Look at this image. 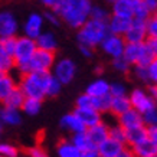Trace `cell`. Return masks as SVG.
Segmentation results:
<instances>
[{"label":"cell","instance_id":"6da1fadb","mask_svg":"<svg viewBox=\"0 0 157 157\" xmlns=\"http://www.w3.org/2000/svg\"><path fill=\"white\" fill-rule=\"evenodd\" d=\"M92 6V0H62L55 12L63 23L78 30L90 20Z\"/></svg>","mask_w":157,"mask_h":157},{"label":"cell","instance_id":"7a4b0ae2","mask_svg":"<svg viewBox=\"0 0 157 157\" xmlns=\"http://www.w3.org/2000/svg\"><path fill=\"white\" fill-rule=\"evenodd\" d=\"M51 75V72H30L26 75H20L17 88L26 98L43 101L46 98V85Z\"/></svg>","mask_w":157,"mask_h":157},{"label":"cell","instance_id":"3957f363","mask_svg":"<svg viewBox=\"0 0 157 157\" xmlns=\"http://www.w3.org/2000/svg\"><path fill=\"white\" fill-rule=\"evenodd\" d=\"M107 35H108L107 22L90 19L82 28L78 29L76 40H78V45H85V46H90V48H97L107 38Z\"/></svg>","mask_w":157,"mask_h":157},{"label":"cell","instance_id":"277c9868","mask_svg":"<svg viewBox=\"0 0 157 157\" xmlns=\"http://www.w3.org/2000/svg\"><path fill=\"white\" fill-rule=\"evenodd\" d=\"M55 62H56V53L36 49V52L33 53V56L30 58L28 63L17 65L14 69L17 71L19 76L30 74V72H51Z\"/></svg>","mask_w":157,"mask_h":157},{"label":"cell","instance_id":"5b68a950","mask_svg":"<svg viewBox=\"0 0 157 157\" xmlns=\"http://www.w3.org/2000/svg\"><path fill=\"white\" fill-rule=\"evenodd\" d=\"M123 58L131 67H148V63L154 59L151 49L148 48L147 40L143 43H127L124 49Z\"/></svg>","mask_w":157,"mask_h":157},{"label":"cell","instance_id":"8992f818","mask_svg":"<svg viewBox=\"0 0 157 157\" xmlns=\"http://www.w3.org/2000/svg\"><path fill=\"white\" fill-rule=\"evenodd\" d=\"M76 71H78L76 62L74 59H71V58L62 56V58H56V62H55L51 74L61 82L62 85H68V84H71L74 81V78L76 76Z\"/></svg>","mask_w":157,"mask_h":157},{"label":"cell","instance_id":"52a82bcc","mask_svg":"<svg viewBox=\"0 0 157 157\" xmlns=\"http://www.w3.org/2000/svg\"><path fill=\"white\" fill-rule=\"evenodd\" d=\"M36 40L30 38H26L23 35H20L16 38V49H14V62L16 67L17 65H25L30 61V58L33 56V53L36 52Z\"/></svg>","mask_w":157,"mask_h":157},{"label":"cell","instance_id":"ba28073f","mask_svg":"<svg viewBox=\"0 0 157 157\" xmlns=\"http://www.w3.org/2000/svg\"><path fill=\"white\" fill-rule=\"evenodd\" d=\"M20 23L14 12L9 9L0 10V39L17 38Z\"/></svg>","mask_w":157,"mask_h":157},{"label":"cell","instance_id":"9c48e42d","mask_svg":"<svg viewBox=\"0 0 157 157\" xmlns=\"http://www.w3.org/2000/svg\"><path fill=\"white\" fill-rule=\"evenodd\" d=\"M128 100L130 104H131V108L138 111L140 114H144V113H147V111L157 107L154 100L151 98V95L148 94V91L143 90V88L131 90V92L128 94Z\"/></svg>","mask_w":157,"mask_h":157},{"label":"cell","instance_id":"30bf717a","mask_svg":"<svg viewBox=\"0 0 157 157\" xmlns=\"http://www.w3.org/2000/svg\"><path fill=\"white\" fill-rule=\"evenodd\" d=\"M43 26H45L43 14L39 13V12H30L26 16V19L23 20L20 29L23 32V36L36 40L39 38V35L43 32Z\"/></svg>","mask_w":157,"mask_h":157},{"label":"cell","instance_id":"8fae6325","mask_svg":"<svg viewBox=\"0 0 157 157\" xmlns=\"http://www.w3.org/2000/svg\"><path fill=\"white\" fill-rule=\"evenodd\" d=\"M125 45H127V43H125L123 36H115V35L108 33L107 38L102 40V43H101L100 46L107 56L113 58V59H117V58L123 56Z\"/></svg>","mask_w":157,"mask_h":157},{"label":"cell","instance_id":"7c38bea8","mask_svg":"<svg viewBox=\"0 0 157 157\" xmlns=\"http://www.w3.org/2000/svg\"><path fill=\"white\" fill-rule=\"evenodd\" d=\"M147 20L144 19H137L134 17L131 20V26H130L128 32L124 36L125 43H143L147 40Z\"/></svg>","mask_w":157,"mask_h":157},{"label":"cell","instance_id":"4fadbf2b","mask_svg":"<svg viewBox=\"0 0 157 157\" xmlns=\"http://www.w3.org/2000/svg\"><path fill=\"white\" fill-rule=\"evenodd\" d=\"M136 0H117L111 6V16L123 17V19H134Z\"/></svg>","mask_w":157,"mask_h":157},{"label":"cell","instance_id":"5bb4252c","mask_svg":"<svg viewBox=\"0 0 157 157\" xmlns=\"http://www.w3.org/2000/svg\"><path fill=\"white\" fill-rule=\"evenodd\" d=\"M59 127H61L62 130L68 131V133H71V134H78V133L86 131L85 125L81 123V120L74 114V111L62 115L61 120H59Z\"/></svg>","mask_w":157,"mask_h":157},{"label":"cell","instance_id":"9a60e30c","mask_svg":"<svg viewBox=\"0 0 157 157\" xmlns=\"http://www.w3.org/2000/svg\"><path fill=\"white\" fill-rule=\"evenodd\" d=\"M74 114L81 120V123L85 125V128H91L97 124L102 123V114L92 108H75Z\"/></svg>","mask_w":157,"mask_h":157},{"label":"cell","instance_id":"2e32d148","mask_svg":"<svg viewBox=\"0 0 157 157\" xmlns=\"http://www.w3.org/2000/svg\"><path fill=\"white\" fill-rule=\"evenodd\" d=\"M117 123H118L125 131H127V130H131V128H136V127L144 125L141 114H140L138 111H136L134 108H130L127 113H124V114H121L120 117H117Z\"/></svg>","mask_w":157,"mask_h":157},{"label":"cell","instance_id":"e0dca14e","mask_svg":"<svg viewBox=\"0 0 157 157\" xmlns=\"http://www.w3.org/2000/svg\"><path fill=\"white\" fill-rule=\"evenodd\" d=\"M85 133H86V136H88V138H90L91 144H92L94 148L97 150V147L108 138V124H105L104 121H102V123L97 124V125L91 127V128H86Z\"/></svg>","mask_w":157,"mask_h":157},{"label":"cell","instance_id":"ac0fdd59","mask_svg":"<svg viewBox=\"0 0 157 157\" xmlns=\"http://www.w3.org/2000/svg\"><path fill=\"white\" fill-rule=\"evenodd\" d=\"M0 121L5 127H17L23 121V114L19 109L7 108L5 105H0Z\"/></svg>","mask_w":157,"mask_h":157},{"label":"cell","instance_id":"d6986e66","mask_svg":"<svg viewBox=\"0 0 157 157\" xmlns=\"http://www.w3.org/2000/svg\"><path fill=\"white\" fill-rule=\"evenodd\" d=\"M36 46H38V49H42V51L56 53L59 42H58L56 35L53 33L52 30H43L42 33L39 35V38L36 39Z\"/></svg>","mask_w":157,"mask_h":157},{"label":"cell","instance_id":"ffe728a7","mask_svg":"<svg viewBox=\"0 0 157 157\" xmlns=\"http://www.w3.org/2000/svg\"><path fill=\"white\" fill-rule=\"evenodd\" d=\"M85 94L95 98H101V97L109 95V82L104 78L98 76L97 79L91 81L85 88Z\"/></svg>","mask_w":157,"mask_h":157},{"label":"cell","instance_id":"44dd1931","mask_svg":"<svg viewBox=\"0 0 157 157\" xmlns=\"http://www.w3.org/2000/svg\"><path fill=\"white\" fill-rule=\"evenodd\" d=\"M131 20L130 19H123V17H117V16H111L109 20L107 22L108 33L115 35V36H123L124 38L125 33L128 32L130 26H131Z\"/></svg>","mask_w":157,"mask_h":157},{"label":"cell","instance_id":"7402d4cb","mask_svg":"<svg viewBox=\"0 0 157 157\" xmlns=\"http://www.w3.org/2000/svg\"><path fill=\"white\" fill-rule=\"evenodd\" d=\"M124 147H125L124 144L118 143V141H115V140L108 137L104 143H101L97 147V153H98L100 157H117Z\"/></svg>","mask_w":157,"mask_h":157},{"label":"cell","instance_id":"603a6c76","mask_svg":"<svg viewBox=\"0 0 157 157\" xmlns=\"http://www.w3.org/2000/svg\"><path fill=\"white\" fill-rule=\"evenodd\" d=\"M16 88H17V79L12 74H2L0 72V104Z\"/></svg>","mask_w":157,"mask_h":157},{"label":"cell","instance_id":"cb8c5ba5","mask_svg":"<svg viewBox=\"0 0 157 157\" xmlns=\"http://www.w3.org/2000/svg\"><path fill=\"white\" fill-rule=\"evenodd\" d=\"M137 157H157V146L150 138H146L141 143L130 147Z\"/></svg>","mask_w":157,"mask_h":157},{"label":"cell","instance_id":"d4e9b609","mask_svg":"<svg viewBox=\"0 0 157 157\" xmlns=\"http://www.w3.org/2000/svg\"><path fill=\"white\" fill-rule=\"evenodd\" d=\"M125 138H127V144H128L130 147L141 143L143 140L148 138L147 127H146V125H141V127H136V128L127 130V131H125Z\"/></svg>","mask_w":157,"mask_h":157},{"label":"cell","instance_id":"484cf974","mask_svg":"<svg viewBox=\"0 0 157 157\" xmlns=\"http://www.w3.org/2000/svg\"><path fill=\"white\" fill-rule=\"evenodd\" d=\"M58 157H81V151L71 143V140H61L56 144Z\"/></svg>","mask_w":157,"mask_h":157},{"label":"cell","instance_id":"4316f807","mask_svg":"<svg viewBox=\"0 0 157 157\" xmlns=\"http://www.w3.org/2000/svg\"><path fill=\"white\" fill-rule=\"evenodd\" d=\"M25 100H26V97L23 95V92H22L19 88H16V90L12 91V92L9 94V97L2 102V105H5V107H7V108L19 109L20 111V108H22Z\"/></svg>","mask_w":157,"mask_h":157},{"label":"cell","instance_id":"83f0119b","mask_svg":"<svg viewBox=\"0 0 157 157\" xmlns=\"http://www.w3.org/2000/svg\"><path fill=\"white\" fill-rule=\"evenodd\" d=\"M131 108L128 97H118V98H113L111 101V108H109V114L120 117L121 114L127 113Z\"/></svg>","mask_w":157,"mask_h":157},{"label":"cell","instance_id":"f1b7e54d","mask_svg":"<svg viewBox=\"0 0 157 157\" xmlns=\"http://www.w3.org/2000/svg\"><path fill=\"white\" fill-rule=\"evenodd\" d=\"M71 143L74 144V146H75V147L78 148L81 153L95 150V148H94V146L91 144L90 138H88V136H86L85 131H84V133H78V134H72Z\"/></svg>","mask_w":157,"mask_h":157},{"label":"cell","instance_id":"f546056e","mask_svg":"<svg viewBox=\"0 0 157 157\" xmlns=\"http://www.w3.org/2000/svg\"><path fill=\"white\" fill-rule=\"evenodd\" d=\"M42 102L43 101H39V100H32V98H26L20 108V113L22 114H26L29 117H35L40 113L42 109Z\"/></svg>","mask_w":157,"mask_h":157},{"label":"cell","instance_id":"4dcf8cb0","mask_svg":"<svg viewBox=\"0 0 157 157\" xmlns=\"http://www.w3.org/2000/svg\"><path fill=\"white\" fill-rule=\"evenodd\" d=\"M75 108H92L97 109L98 108V98L95 97H91L88 94H81L78 95V98L75 100Z\"/></svg>","mask_w":157,"mask_h":157},{"label":"cell","instance_id":"1f68e13d","mask_svg":"<svg viewBox=\"0 0 157 157\" xmlns=\"http://www.w3.org/2000/svg\"><path fill=\"white\" fill-rule=\"evenodd\" d=\"M16 68L14 58L10 56L9 53H6L3 49L0 48V72L2 74H10Z\"/></svg>","mask_w":157,"mask_h":157},{"label":"cell","instance_id":"d6a6232c","mask_svg":"<svg viewBox=\"0 0 157 157\" xmlns=\"http://www.w3.org/2000/svg\"><path fill=\"white\" fill-rule=\"evenodd\" d=\"M108 137L118 141L121 144H127V138H125V130L118 123H115L114 125H108Z\"/></svg>","mask_w":157,"mask_h":157},{"label":"cell","instance_id":"836d02e7","mask_svg":"<svg viewBox=\"0 0 157 157\" xmlns=\"http://www.w3.org/2000/svg\"><path fill=\"white\" fill-rule=\"evenodd\" d=\"M109 17H111V10L105 9L104 6H101V5H94L92 6L90 19L100 20V22H108Z\"/></svg>","mask_w":157,"mask_h":157},{"label":"cell","instance_id":"e575fe53","mask_svg":"<svg viewBox=\"0 0 157 157\" xmlns=\"http://www.w3.org/2000/svg\"><path fill=\"white\" fill-rule=\"evenodd\" d=\"M62 86L63 85H62L61 82L58 81L53 75H51L48 85H46V98H55V97H58L61 94Z\"/></svg>","mask_w":157,"mask_h":157},{"label":"cell","instance_id":"d590c367","mask_svg":"<svg viewBox=\"0 0 157 157\" xmlns=\"http://www.w3.org/2000/svg\"><path fill=\"white\" fill-rule=\"evenodd\" d=\"M0 156L2 157H19L20 150L12 143L0 141Z\"/></svg>","mask_w":157,"mask_h":157},{"label":"cell","instance_id":"8d00e7d4","mask_svg":"<svg viewBox=\"0 0 157 157\" xmlns=\"http://www.w3.org/2000/svg\"><path fill=\"white\" fill-rule=\"evenodd\" d=\"M109 95L113 98H118V97H128V90L127 85L123 82H113L109 84Z\"/></svg>","mask_w":157,"mask_h":157},{"label":"cell","instance_id":"74e56055","mask_svg":"<svg viewBox=\"0 0 157 157\" xmlns=\"http://www.w3.org/2000/svg\"><path fill=\"white\" fill-rule=\"evenodd\" d=\"M42 14H43V19H45V23H49L51 26H53V28L61 26L62 20L55 10H45Z\"/></svg>","mask_w":157,"mask_h":157},{"label":"cell","instance_id":"f35d334b","mask_svg":"<svg viewBox=\"0 0 157 157\" xmlns=\"http://www.w3.org/2000/svg\"><path fill=\"white\" fill-rule=\"evenodd\" d=\"M147 39H157V13L151 14L147 19Z\"/></svg>","mask_w":157,"mask_h":157},{"label":"cell","instance_id":"ab89813d","mask_svg":"<svg viewBox=\"0 0 157 157\" xmlns=\"http://www.w3.org/2000/svg\"><path fill=\"white\" fill-rule=\"evenodd\" d=\"M131 72H133V76L140 82H144V84H148L150 79H148V72L146 67H133L131 68Z\"/></svg>","mask_w":157,"mask_h":157},{"label":"cell","instance_id":"60d3db41","mask_svg":"<svg viewBox=\"0 0 157 157\" xmlns=\"http://www.w3.org/2000/svg\"><path fill=\"white\" fill-rule=\"evenodd\" d=\"M113 68H114L117 72H121V74H128L133 67H131L128 62L121 56V58H117V59H113Z\"/></svg>","mask_w":157,"mask_h":157},{"label":"cell","instance_id":"b9f144b4","mask_svg":"<svg viewBox=\"0 0 157 157\" xmlns=\"http://www.w3.org/2000/svg\"><path fill=\"white\" fill-rule=\"evenodd\" d=\"M0 48L3 49L6 53H9L10 56H13L14 49H16V38L0 39Z\"/></svg>","mask_w":157,"mask_h":157},{"label":"cell","instance_id":"7bdbcfd3","mask_svg":"<svg viewBox=\"0 0 157 157\" xmlns=\"http://www.w3.org/2000/svg\"><path fill=\"white\" fill-rule=\"evenodd\" d=\"M141 117H143V124L146 127L157 125V107L147 111V113H144V114H141Z\"/></svg>","mask_w":157,"mask_h":157},{"label":"cell","instance_id":"ee69618b","mask_svg":"<svg viewBox=\"0 0 157 157\" xmlns=\"http://www.w3.org/2000/svg\"><path fill=\"white\" fill-rule=\"evenodd\" d=\"M147 72H148V79L151 85H157V58H154L147 67Z\"/></svg>","mask_w":157,"mask_h":157},{"label":"cell","instance_id":"f6af8a7d","mask_svg":"<svg viewBox=\"0 0 157 157\" xmlns=\"http://www.w3.org/2000/svg\"><path fill=\"white\" fill-rule=\"evenodd\" d=\"M28 157H49V154L46 153V150L40 146H33V147L28 148Z\"/></svg>","mask_w":157,"mask_h":157},{"label":"cell","instance_id":"bcb514c9","mask_svg":"<svg viewBox=\"0 0 157 157\" xmlns=\"http://www.w3.org/2000/svg\"><path fill=\"white\" fill-rule=\"evenodd\" d=\"M62 0H39V3L46 7V10H56L58 6L61 5Z\"/></svg>","mask_w":157,"mask_h":157},{"label":"cell","instance_id":"7dc6e473","mask_svg":"<svg viewBox=\"0 0 157 157\" xmlns=\"http://www.w3.org/2000/svg\"><path fill=\"white\" fill-rule=\"evenodd\" d=\"M78 51L84 58L94 56V48H90V46H85V45H78Z\"/></svg>","mask_w":157,"mask_h":157},{"label":"cell","instance_id":"c3c4849f","mask_svg":"<svg viewBox=\"0 0 157 157\" xmlns=\"http://www.w3.org/2000/svg\"><path fill=\"white\" fill-rule=\"evenodd\" d=\"M143 5L146 6V9L148 10L150 14L157 13V0H143Z\"/></svg>","mask_w":157,"mask_h":157},{"label":"cell","instance_id":"681fc988","mask_svg":"<svg viewBox=\"0 0 157 157\" xmlns=\"http://www.w3.org/2000/svg\"><path fill=\"white\" fill-rule=\"evenodd\" d=\"M147 136H148V138L151 140L153 143L157 146V125L147 127Z\"/></svg>","mask_w":157,"mask_h":157},{"label":"cell","instance_id":"f907efd6","mask_svg":"<svg viewBox=\"0 0 157 157\" xmlns=\"http://www.w3.org/2000/svg\"><path fill=\"white\" fill-rule=\"evenodd\" d=\"M147 45L148 48L151 49L154 58H157V39H147Z\"/></svg>","mask_w":157,"mask_h":157},{"label":"cell","instance_id":"816d5d0a","mask_svg":"<svg viewBox=\"0 0 157 157\" xmlns=\"http://www.w3.org/2000/svg\"><path fill=\"white\" fill-rule=\"evenodd\" d=\"M117 157H137V156L134 154V151L130 147H124L123 150H121V153H120Z\"/></svg>","mask_w":157,"mask_h":157},{"label":"cell","instance_id":"f5cc1de1","mask_svg":"<svg viewBox=\"0 0 157 157\" xmlns=\"http://www.w3.org/2000/svg\"><path fill=\"white\" fill-rule=\"evenodd\" d=\"M148 94L151 95V98L154 100V102H156V105H157V85L148 86Z\"/></svg>","mask_w":157,"mask_h":157},{"label":"cell","instance_id":"db71d44e","mask_svg":"<svg viewBox=\"0 0 157 157\" xmlns=\"http://www.w3.org/2000/svg\"><path fill=\"white\" fill-rule=\"evenodd\" d=\"M3 133H5V125H3V123L0 121V138H2V136H3Z\"/></svg>","mask_w":157,"mask_h":157},{"label":"cell","instance_id":"11a10c76","mask_svg":"<svg viewBox=\"0 0 157 157\" xmlns=\"http://www.w3.org/2000/svg\"><path fill=\"white\" fill-rule=\"evenodd\" d=\"M95 74L101 76V74H102V68H101V67H97V68H95Z\"/></svg>","mask_w":157,"mask_h":157},{"label":"cell","instance_id":"9f6ffc18","mask_svg":"<svg viewBox=\"0 0 157 157\" xmlns=\"http://www.w3.org/2000/svg\"><path fill=\"white\" fill-rule=\"evenodd\" d=\"M107 2H109V3L113 5V3H114V2H117V0H107Z\"/></svg>","mask_w":157,"mask_h":157},{"label":"cell","instance_id":"6f0895ef","mask_svg":"<svg viewBox=\"0 0 157 157\" xmlns=\"http://www.w3.org/2000/svg\"><path fill=\"white\" fill-rule=\"evenodd\" d=\"M98 157H100V156H98Z\"/></svg>","mask_w":157,"mask_h":157},{"label":"cell","instance_id":"680465c9","mask_svg":"<svg viewBox=\"0 0 157 157\" xmlns=\"http://www.w3.org/2000/svg\"><path fill=\"white\" fill-rule=\"evenodd\" d=\"M0 157H2V156H0Z\"/></svg>","mask_w":157,"mask_h":157}]
</instances>
